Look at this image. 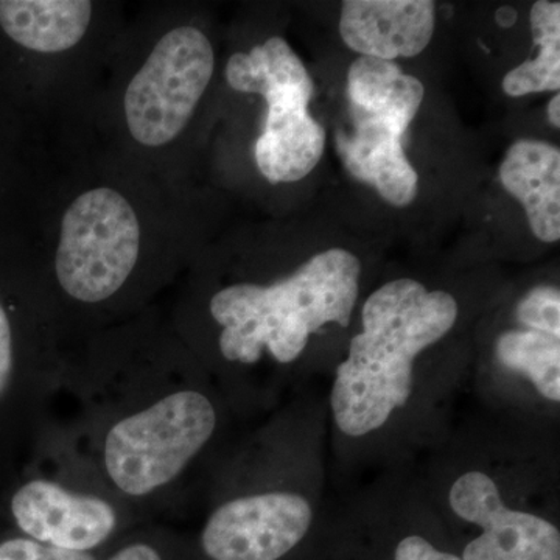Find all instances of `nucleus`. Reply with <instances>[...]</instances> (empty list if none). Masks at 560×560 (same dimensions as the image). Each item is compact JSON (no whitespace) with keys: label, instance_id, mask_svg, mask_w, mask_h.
<instances>
[{"label":"nucleus","instance_id":"16","mask_svg":"<svg viewBox=\"0 0 560 560\" xmlns=\"http://www.w3.org/2000/svg\"><path fill=\"white\" fill-rule=\"evenodd\" d=\"M497 359L506 370L526 375L545 399L560 400V338L544 331L511 330L495 346Z\"/></svg>","mask_w":560,"mask_h":560},{"label":"nucleus","instance_id":"9","mask_svg":"<svg viewBox=\"0 0 560 560\" xmlns=\"http://www.w3.org/2000/svg\"><path fill=\"white\" fill-rule=\"evenodd\" d=\"M215 69L212 44L197 27L162 36L125 92L128 130L140 145L162 147L189 124Z\"/></svg>","mask_w":560,"mask_h":560},{"label":"nucleus","instance_id":"5","mask_svg":"<svg viewBox=\"0 0 560 560\" xmlns=\"http://www.w3.org/2000/svg\"><path fill=\"white\" fill-rule=\"evenodd\" d=\"M142 525L116 497L50 460L0 492V529L62 551L102 555Z\"/></svg>","mask_w":560,"mask_h":560},{"label":"nucleus","instance_id":"1","mask_svg":"<svg viewBox=\"0 0 560 560\" xmlns=\"http://www.w3.org/2000/svg\"><path fill=\"white\" fill-rule=\"evenodd\" d=\"M178 353L68 359L36 459L98 486L142 523L180 514L220 429L219 405Z\"/></svg>","mask_w":560,"mask_h":560},{"label":"nucleus","instance_id":"8","mask_svg":"<svg viewBox=\"0 0 560 560\" xmlns=\"http://www.w3.org/2000/svg\"><path fill=\"white\" fill-rule=\"evenodd\" d=\"M68 359L22 338L16 308L0 291V485L31 469L49 429Z\"/></svg>","mask_w":560,"mask_h":560},{"label":"nucleus","instance_id":"2","mask_svg":"<svg viewBox=\"0 0 560 560\" xmlns=\"http://www.w3.org/2000/svg\"><path fill=\"white\" fill-rule=\"evenodd\" d=\"M456 318L455 298L418 280H390L374 291L361 313L363 331L350 341L331 388L338 429L360 438L385 425L410 399L416 357L442 340Z\"/></svg>","mask_w":560,"mask_h":560},{"label":"nucleus","instance_id":"14","mask_svg":"<svg viewBox=\"0 0 560 560\" xmlns=\"http://www.w3.org/2000/svg\"><path fill=\"white\" fill-rule=\"evenodd\" d=\"M91 18L88 0H0V28L21 47L39 54L75 47Z\"/></svg>","mask_w":560,"mask_h":560},{"label":"nucleus","instance_id":"4","mask_svg":"<svg viewBox=\"0 0 560 560\" xmlns=\"http://www.w3.org/2000/svg\"><path fill=\"white\" fill-rule=\"evenodd\" d=\"M425 88L394 61L360 57L348 73L352 130L338 132V151L350 175L370 184L397 208L418 197V172L404 150V136L418 116Z\"/></svg>","mask_w":560,"mask_h":560},{"label":"nucleus","instance_id":"19","mask_svg":"<svg viewBox=\"0 0 560 560\" xmlns=\"http://www.w3.org/2000/svg\"><path fill=\"white\" fill-rule=\"evenodd\" d=\"M105 552L84 555V552L62 551L28 539L13 530L0 529V560H102Z\"/></svg>","mask_w":560,"mask_h":560},{"label":"nucleus","instance_id":"6","mask_svg":"<svg viewBox=\"0 0 560 560\" xmlns=\"http://www.w3.org/2000/svg\"><path fill=\"white\" fill-rule=\"evenodd\" d=\"M232 90L260 94L267 102L264 131L254 147L256 164L271 184L296 183L315 171L327 132L308 114L315 84L304 62L280 36L234 54L228 61Z\"/></svg>","mask_w":560,"mask_h":560},{"label":"nucleus","instance_id":"18","mask_svg":"<svg viewBox=\"0 0 560 560\" xmlns=\"http://www.w3.org/2000/svg\"><path fill=\"white\" fill-rule=\"evenodd\" d=\"M517 319L529 330L560 338V294L555 287H537L517 305Z\"/></svg>","mask_w":560,"mask_h":560},{"label":"nucleus","instance_id":"17","mask_svg":"<svg viewBox=\"0 0 560 560\" xmlns=\"http://www.w3.org/2000/svg\"><path fill=\"white\" fill-rule=\"evenodd\" d=\"M102 560H200L194 544L160 523L132 529L109 548Z\"/></svg>","mask_w":560,"mask_h":560},{"label":"nucleus","instance_id":"3","mask_svg":"<svg viewBox=\"0 0 560 560\" xmlns=\"http://www.w3.org/2000/svg\"><path fill=\"white\" fill-rule=\"evenodd\" d=\"M360 272L355 254L334 248L270 285L238 282L215 291L208 307L220 327L221 359L242 368L256 366L265 355L279 364L293 363L320 327L349 326Z\"/></svg>","mask_w":560,"mask_h":560},{"label":"nucleus","instance_id":"15","mask_svg":"<svg viewBox=\"0 0 560 560\" xmlns=\"http://www.w3.org/2000/svg\"><path fill=\"white\" fill-rule=\"evenodd\" d=\"M529 24L539 54L506 73L501 88L510 97L558 92L560 88V3L550 0L534 3Z\"/></svg>","mask_w":560,"mask_h":560},{"label":"nucleus","instance_id":"20","mask_svg":"<svg viewBox=\"0 0 560 560\" xmlns=\"http://www.w3.org/2000/svg\"><path fill=\"white\" fill-rule=\"evenodd\" d=\"M394 560H460L458 556L436 550L429 540L420 536L405 537L397 545Z\"/></svg>","mask_w":560,"mask_h":560},{"label":"nucleus","instance_id":"10","mask_svg":"<svg viewBox=\"0 0 560 560\" xmlns=\"http://www.w3.org/2000/svg\"><path fill=\"white\" fill-rule=\"evenodd\" d=\"M311 503L290 490H264L217 504L194 547L200 560H280L307 536Z\"/></svg>","mask_w":560,"mask_h":560},{"label":"nucleus","instance_id":"22","mask_svg":"<svg viewBox=\"0 0 560 560\" xmlns=\"http://www.w3.org/2000/svg\"><path fill=\"white\" fill-rule=\"evenodd\" d=\"M0 492H2V485H0Z\"/></svg>","mask_w":560,"mask_h":560},{"label":"nucleus","instance_id":"11","mask_svg":"<svg viewBox=\"0 0 560 560\" xmlns=\"http://www.w3.org/2000/svg\"><path fill=\"white\" fill-rule=\"evenodd\" d=\"M451 506L482 529L460 560H560L559 529L537 515L510 510L482 471H469L455 481Z\"/></svg>","mask_w":560,"mask_h":560},{"label":"nucleus","instance_id":"13","mask_svg":"<svg viewBox=\"0 0 560 560\" xmlns=\"http://www.w3.org/2000/svg\"><path fill=\"white\" fill-rule=\"evenodd\" d=\"M504 189L525 209L530 231L545 243L560 238V150L544 140L512 143L500 165Z\"/></svg>","mask_w":560,"mask_h":560},{"label":"nucleus","instance_id":"21","mask_svg":"<svg viewBox=\"0 0 560 560\" xmlns=\"http://www.w3.org/2000/svg\"><path fill=\"white\" fill-rule=\"evenodd\" d=\"M548 119H550L552 127L560 128V95L556 94L548 103Z\"/></svg>","mask_w":560,"mask_h":560},{"label":"nucleus","instance_id":"7","mask_svg":"<svg viewBox=\"0 0 560 560\" xmlns=\"http://www.w3.org/2000/svg\"><path fill=\"white\" fill-rule=\"evenodd\" d=\"M139 253V220L130 202L108 187L88 190L62 217L55 279L68 300L98 307L128 285Z\"/></svg>","mask_w":560,"mask_h":560},{"label":"nucleus","instance_id":"12","mask_svg":"<svg viewBox=\"0 0 560 560\" xmlns=\"http://www.w3.org/2000/svg\"><path fill=\"white\" fill-rule=\"evenodd\" d=\"M434 16L436 3L431 0H346L340 35L361 57L412 58L429 47Z\"/></svg>","mask_w":560,"mask_h":560}]
</instances>
